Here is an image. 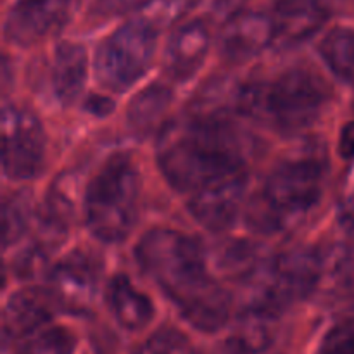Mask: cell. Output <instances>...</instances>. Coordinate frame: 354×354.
Returning <instances> with one entry per match:
<instances>
[{
  "label": "cell",
  "mask_w": 354,
  "mask_h": 354,
  "mask_svg": "<svg viewBox=\"0 0 354 354\" xmlns=\"http://www.w3.org/2000/svg\"><path fill=\"white\" fill-rule=\"evenodd\" d=\"M138 197L140 175L130 156H111L83 196L86 227L93 237L109 244L124 241L137 223Z\"/></svg>",
  "instance_id": "obj_3"
},
{
  "label": "cell",
  "mask_w": 354,
  "mask_h": 354,
  "mask_svg": "<svg viewBox=\"0 0 354 354\" xmlns=\"http://www.w3.org/2000/svg\"><path fill=\"white\" fill-rule=\"evenodd\" d=\"M318 354H354V324L335 325L322 341Z\"/></svg>",
  "instance_id": "obj_28"
},
{
  "label": "cell",
  "mask_w": 354,
  "mask_h": 354,
  "mask_svg": "<svg viewBox=\"0 0 354 354\" xmlns=\"http://www.w3.org/2000/svg\"><path fill=\"white\" fill-rule=\"evenodd\" d=\"M245 280L251 289L249 308L279 315L320 286L322 254L311 249L286 251L256 266Z\"/></svg>",
  "instance_id": "obj_6"
},
{
  "label": "cell",
  "mask_w": 354,
  "mask_h": 354,
  "mask_svg": "<svg viewBox=\"0 0 354 354\" xmlns=\"http://www.w3.org/2000/svg\"><path fill=\"white\" fill-rule=\"evenodd\" d=\"M173 95L162 85H151L142 90L128 106V127L137 138H147L159 130L171 106Z\"/></svg>",
  "instance_id": "obj_20"
},
{
  "label": "cell",
  "mask_w": 354,
  "mask_h": 354,
  "mask_svg": "<svg viewBox=\"0 0 354 354\" xmlns=\"http://www.w3.org/2000/svg\"><path fill=\"white\" fill-rule=\"evenodd\" d=\"M328 100L322 78L308 69H289L270 83H245L242 88V116L256 118L282 133L311 127Z\"/></svg>",
  "instance_id": "obj_2"
},
{
  "label": "cell",
  "mask_w": 354,
  "mask_h": 354,
  "mask_svg": "<svg viewBox=\"0 0 354 354\" xmlns=\"http://www.w3.org/2000/svg\"><path fill=\"white\" fill-rule=\"evenodd\" d=\"M128 9H138L142 19L149 21L156 28L166 26L178 21L183 14L189 12L197 0H124Z\"/></svg>",
  "instance_id": "obj_25"
},
{
  "label": "cell",
  "mask_w": 354,
  "mask_h": 354,
  "mask_svg": "<svg viewBox=\"0 0 354 354\" xmlns=\"http://www.w3.org/2000/svg\"><path fill=\"white\" fill-rule=\"evenodd\" d=\"M86 50L78 44H61L55 47L52 57V88L59 102L68 106L82 93L86 80Z\"/></svg>",
  "instance_id": "obj_18"
},
{
  "label": "cell",
  "mask_w": 354,
  "mask_h": 354,
  "mask_svg": "<svg viewBox=\"0 0 354 354\" xmlns=\"http://www.w3.org/2000/svg\"><path fill=\"white\" fill-rule=\"evenodd\" d=\"M339 221L342 227L354 235V190L346 197L339 207Z\"/></svg>",
  "instance_id": "obj_29"
},
{
  "label": "cell",
  "mask_w": 354,
  "mask_h": 354,
  "mask_svg": "<svg viewBox=\"0 0 354 354\" xmlns=\"http://www.w3.org/2000/svg\"><path fill=\"white\" fill-rule=\"evenodd\" d=\"M158 45V28L145 19L114 31L95 52L97 80L113 92H124L147 73Z\"/></svg>",
  "instance_id": "obj_7"
},
{
  "label": "cell",
  "mask_w": 354,
  "mask_h": 354,
  "mask_svg": "<svg viewBox=\"0 0 354 354\" xmlns=\"http://www.w3.org/2000/svg\"><path fill=\"white\" fill-rule=\"evenodd\" d=\"M138 354H197V351L182 332L161 328L142 346Z\"/></svg>",
  "instance_id": "obj_27"
},
{
  "label": "cell",
  "mask_w": 354,
  "mask_h": 354,
  "mask_svg": "<svg viewBox=\"0 0 354 354\" xmlns=\"http://www.w3.org/2000/svg\"><path fill=\"white\" fill-rule=\"evenodd\" d=\"M244 3L245 0H214V7H216L218 12L228 14V16L237 14Z\"/></svg>",
  "instance_id": "obj_31"
},
{
  "label": "cell",
  "mask_w": 354,
  "mask_h": 354,
  "mask_svg": "<svg viewBox=\"0 0 354 354\" xmlns=\"http://www.w3.org/2000/svg\"><path fill=\"white\" fill-rule=\"evenodd\" d=\"M175 304L194 328L207 334L218 332L230 320L232 297L213 277Z\"/></svg>",
  "instance_id": "obj_16"
},
{
  "label": "cell",
  "mask_w": 354,
  "mask_h": 354,
  "mask_svg": "<svg viewBox=\"0 0 354 354\" xmlns=\"http://www.w3.org/2000/svg\"><path fill=\"white\" fill-rule=\"evenodd\" d=\"M277 315L245 308L225 341L228 354H261L275 339Z\"/></svg>",
  "instance_id": "obj_19"
},
{
  "label": "cell",
  "mask_w": 354,
  "mask_h": 354,
  "mask_svg": "<svg viewBox=\"0 0 354 354\" xmlns=\"http://www.w3.org/2000/svg\"><path fill=\"white\" fill-rule=\"evenodd\" d=\"M107 306L114 320L128 332H140L154 318V304L144 292L135 289L127 275H116L107 286Z\"/></svg>",
  "instance_id": "obj_17"
},
{
  "label": "cell",
  "mask_w": 354,
  "mask_h": 354,
  "mask_svg": "<svg viewBox=\"0 0 354 354\" xmlns=\"http://www.w3.org/2000/svg\"><path fill=\"white\" fill-rule=\"evenodd\" d=\"M76 0H17L6 19L10 44L31 47L57 35L71 19Z\"/></svg>",
  "instance_id": "obj_9"
},
{
  "label": "cell",
  "mask_w": 354,
  "mask_h": 354,
  "mask_svg": "<svg viewBox=\"0 0 354 354\" xmlns=\"http://www.w3.org/2000/svg\"><path fill=\"white\" fill-rule=\"evenodd\" d=\"M54 306L57 304L48 290L41 292L37 289H24L14 294L3 308V344H10L50 324L54 318Z\"/></svg>",
  "instance_id": "obj_15"
},
{
  "label": "cell",
  "mask_w": 354,
  "mask_h": 354,
  "mask_svg": "<svg viewBox=\"0 0 354 354\" xmlns=\"http://www.w3.org/2000/svg\"><path fill=\"white\" fill-rule=\"evenodd\" d=\"M97 263L75 251L55 265L48 275V292L59 308L75 315L90 311L97 296Z\"/></svg>",
  "instance_id": "obj_10"
},
{
  "label": "cell",
  "mask_w": 354,
  "mask_h": 354,
  "mask_svg": "<svg viewBox=\"0 0 354 354\" xmlns=\"http://www.w3.org/2000/svg\"><path fill=\"white\" fill-rule=\"evenodd\" d=\"M158 161L169 185L185 194L245 173L244 145L228 120L173 121L159 135Z\"/></svg>",
  "instance_id": "obj_1"
},
{
  "label": "cell",
  "mask_w": 354,
  "mask_h": 354,
  "mask_svg": "<svg viewBox=\"0 0 354 354\" xmlns=\"http://www.w3.org/2000/svg\"><path fill=\"white\" fill-rule=\"evenodd\" d=\"M277 41L272 16L256 10H239L228 17L220 33V50L230 62H245Z\"/></svg>",
  "instance_id": "obj_11"
},
{
  "label": "cell",
  "mask_w": 354,
  "mask_h": 354,
  "mask_svg": "<svg viewBox=\"0 0 354 354\" xmlns=\"http://www.w3.org/2000/svg\"><path fill=\"white\" fill-rule=\"evenodd\" d=\"M322 280H328L335 289H354V245H335L322 254Z\"/></svg>",
  "instance_id": "obj_24"
},
{
  "label": "cell",
  "mask_w": 354,
  "mask_h": 354,
  "mask_svg": "<svg viewBox=\"0 0 354 354\" xmlns=\"http://www.w3.org/2000/svg\"><path fill=\"white\" fill-rule=\"evenodd\" d=\"M324 165L318 159H289L275 166L256 204L254 223L263 230L280 228L283 220L306 214L322 197Z\"/></svg>",
  "instance_id": "obj_5"
},
{
  "label": "cell",
  "mask_w": 354,
  "mask_h": 354,
  "mask_svg": "<svg viewBox=\"0 0 354 354\" xmlns=\"http://www.w3.org/2000/svg\"><path fill=\"white\" fill-rule=\"evenodd\" d=\"M31 220V203L26 196H12L3 206V245L9 248L24 234Z\"/></svg>",
  "instance_id": "obj_26"
},
{
  "label": "cell",
  "mask_w": 354,
  "mask_h": 354,
  "mask_svg": "<svg viewBox=\"0 0 354 354\" xmlns=\"http://www.w3.org/2000/svg\"><path fill=\"white\" fill-rule=\"evenodd\" d=\"M341 154L344 158H353L354 156V121L344 128L341 137Z\"/></svg>",
  "instance_id": "obj_30"
},
{
  "label": "cell",
  "mask_w": 354,
  "mask_h": 354,
  "mask_svg": "<svg viewBox=\"0 0 354 354\" xmlns=\"http://www.w3.org/2000/svg\"><path fill=\"white\" fill-rule=\"evenodd\" d=\"M10 344V354H75L78 339L68 327L48 324Z\"/></svg>",
  "instance_id": "obj_21"
},
{
  "label": "cell",
  "mask_w": 354,
  "mask_h": 354,
  "mask_svg": "<svg viewBox=\"0 0 354 354\" xmlns=\"http://www.w3.org/2000/svg\"><path fill=\"white\" fill-rule=\"evenodd\" d=\"M211 35L204 21L196 19L180 26L166 47L165 68L176 82H189L204 64Z\"/></svg>",
  "instance_id": "obj_14"
},
{
  "label": "cell",
  "mask_w": 354,
  "mask_h": 354,
  "mask_svg": "<svg viewBox=\"0 0 354 354\" xmlns=\"http://www.w3.org/2000/svg\"><path fill=\"white\" fill-rule=\"evenodd\" d=\"M322 59L339 80L354 83V30L334 28L318 45Z\"/></svg>",
  "instance_id": "obj_22"
},
{
  "label": "cell",
  "mask_w": 354,
  "mask_h": 354,
  "mask_svg": "<svg viewBox=\"0 0 354 354\" xmlns=\"http://www.w3.org/2000/svg\"><path fill=\"white\" fill-rule=\"evenodd\" d=\"M78 178L73 173H64L52 183L47 196V209L44 220L54 225L61 232L68 230L69 225L75 221L76 204H78Z\"/></svg>",
  "instance_id": "obj_23"
},
{
  "label": "cell",
  "mask_w": 354,
  "mask_h": 354,
  "mask_svg": "<svg viewBox=\"0 0 354 354\" xmlns=\"http://www.w3.org/2000/svg\"><path fill=\"white\" fill-rule=\"evenodd\" d=\"M244 194L245 173H242L190 194L189 209L203 227L214 232L225 230L237 220Z\"/></svg>",
  "instance_id": "obj_12"
},
{
  "label": "cell",
  "mask_w": 354,
  "mask_h": 354,
  "mask_svg": "<svg viewBox=\"0 0 354 354\" xmlns=\"http://www.w3.org/2000/svg\"><path fill=\"white\" fill-rule=\"evenodd\" d=\"M135 254L142 270L173 303L211 279L201 244L182 232L154 228L142 237Z\"/></svg>",
  "instance_id": "obj_4"
},
{
  "label": "cell",
  "mask_w": 354,
  "mask_h": 354,
  "mask_svg": "<svg viewBox=\"0 0 354 354\" xmlns=\"http://www.w3.org/2000/svg\"><path fill=\"white\" fill-rule=\"evenodd\" d=\"M2 162L10 180L37 178L45 165V133L33 113L6 106L2 113Z\"/></svg>",
  "instance_id": "obj_8"
},
{
  "label": "cell",
  "mask_w": 354,
  "mask_h": 354,
  "mask_svg": "<svg viewBox=\"0 0 354 354\" xmlns=\"http://www.w3.org/2000/svg\"><path fill=\"white\" fill-rule=\"evenodd\" d=\"M332 12V0H272L277 41L294 45L313 37Z\"/></svg>",
  "instance_id": "obj_13"
}]
</instances>
